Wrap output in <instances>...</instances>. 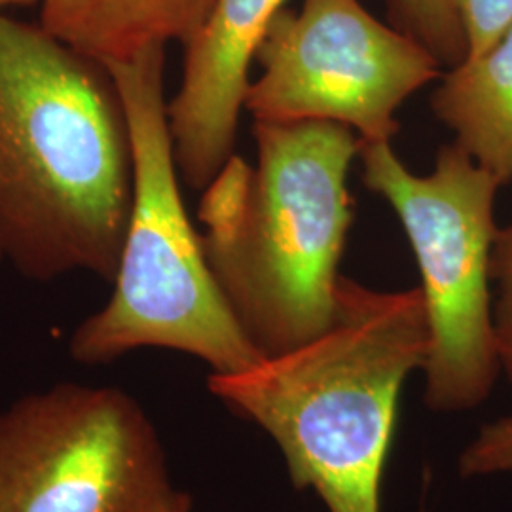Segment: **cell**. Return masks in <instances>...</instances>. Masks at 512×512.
<instances>
[{
    "label": "cell",
    "instance_id": "1",
    "mask_svg": "<svg viewBox=\"0 0 512 512\" xmlns=\"http://www.w3.org/2000/svg\"><path fill=\"white\" fill-rule=\"evenodd\" d=\"M133 202L128 116L109 69L0 14V256L37 283H114Z\"/></svg>",
    "mask_w": 512,
    "mask_h": 512
},
{
    "label": "cell",
    "instance_id": "2",
    "mask_svg": "<svg viewBox=\"0 0 512 512\" xmlns=\"http://www.w3.org/2000/svg\"><path fill=\"white\" fill-rule=\"evenodd\" d=\"M427 355L420 287L387 293L342 275L329 329L207 385L272 437L294 488L313 490L329 512H382L403 385Z\"/></svg>",
    "mask_w": 512,
    "mask_h": 512
},
{
    "label": "cell",
    "instance_id": "3",
    "mask_svg": "<svg viewBox=\"0 0 512 512\" xmlns=\"http://www.w3.org/2000/svg\"><path fill=\"white\" fill-rule=\"evenodd\" d=\"M256 164L232 156L203 190V251L264 357L329 329L353 224L349 167L361 139L332 122H255Z\"/></svg>",
    "mask_w": 512,
    "mask_h": 512
},
{
    "label": "cell",
    "instance_id": "4",
    "mask_svg": "<svg viewBox=\"0 0 512 512\" xmlns=\"http://www.w3.org/2000/svg\"><path fill=\"white\" fill-rule=\"evenodd\" d=\"M105 67L128 116L133 202L114 291L74 329L69 353L80 365H107L135 349H173L211 366V374L247 370L266 357L228 306L184 209L167 120L165 46Z\"/></svg>",
    "mask_w": 512,
    "mask_h": 512
},
{
    "label": "cell",
    "instance_id": "5",
    "mask_svg": "<svg viewBox=\"0 0 512 512\" xmlns=\"http://www.w3.org/2000/svg\"><path fill=\"white\" fill-rule=\"evenodd\" d=\"M363 184L403 224L420 268L429 325L423 401L435 412L484 403L501 370L494 330V203L501 184L456 143L429 175L412 173L391 143H361Z\"/></svg>",
    "mask_w": 512,
    "mask_h": 512
},
{
    "label": "cell",
    "instance_id": "6",
    "mask_svg": "<svg viewBox=\"0 0 512 512\" xmlns=\"http://www.w3.org/2000/svg\"><path fill=\"white\" fill-rule=\"evenodd\" d=\"M181 494L124 389L57 384L0 410V512H167Z\"/></svg>",
    "mask_w": 512,
    "mask_h": 512
},
{
    "label": "cell",
    "instance_id": "7",
    "mask_svg": "<svg viewBox=\"0 0 512 512\" xmlns=\"http://www.w3.org/2000/svg\"><path fill=\"white\" fill-rule=\"evenodd\" d=\"M256 61L245 110L255 122H332L361 143H391L397 110L440 76L437 57L387 27L359 0H304L275 14Z\"/></svg>",
    "mask_w": 512,
    "mask_h": 512
},
{
    "label": "cell",
    "instance_id": "8",
    "mask_svg": "<svg viewBox=\"0 0 512 512\" xmlns=\"http://www.w3.org/2000/svg\"><path fill=\"white\" fill-rule=\"evenodd\" d=\"M285 0H215L184 57L179 92L167 120L179 175L205 190L234 156L239 114L251 86L249 71Z\"/></svg>",
    "mask_w": 512,
    "mask_h": 512
},
{
    "label": "cell",
    "instance_id": "9",
    "mask_svg": "<svg viewBox=\"0 0 512 512\" xmlns=\"http://www.w3.org/2000/svg\"><path fill=\"white\" fill-rule=\"evenodd\" d=\"M215 0H42V27L97 61H126L148 46L200 31Z\"/></svg>",
    "mask_w": 512,
    "mask_h": 512
},
{
    "label": "cell",
    "instance_id": "10",
    "mask_svg": "<svg viewBox=\"0 0 512 512\" xmlns=\"http://www.w3.org/2000/svg\"><path fill=\"white\" fill-rule=\"evenodd\" d=\"M431 107L458 147L497 183H511L512 25L492 48L442 73Z\"/></svg>",
    "mask_w": 512,
    "mask_h": 512
},
{
    "label": "cell",
    "instance_id": "11",
    "mask_svg": "<svg viewBox=\"0 0 512 512\" xmlns=\"http://www.w3.org/2000/svg\"><path fill=\"white\" fill-rule=\"evenodd\" d=\"M393 23L418 40L442 67H456L467 55V42L454 0H387Z\"/></svg>",
    "mask_w": 512,
    "mask_h": 512
},
{
    "label": "cell",
    "instance_id": "12",
    "mask_svg": "<svg viewBox=\"0 0 512 512\" xmlns=\"http://www.w3.org/2000/svg\"><path fill=\"white\" fill-rule=\"evenodd\" d=\"M494 330L501 370L512 382V226L499 230L492 251Z\"/></svg>",
    "mask_w": 512,
    "mask_h": 512
},
{
    "label": "cell",
    "instance_id": "13",
    "mask_svg": "<svg viewBox=\"0 0 512 512\" xmlns=\"http://www.w3.org/2000/svg\"><path fill=\"white\" fill-rule=\"evenodd\" d=\"M459 475L463 478L512 473V416L486 423L461 452Z\"/></svg>",
    "mask_w": 512,
    "mask_h": 512
},
{
    "label": "cell",
    "instance_id": "14",
    "mask_svg": "<svg viewBox=\"0 0 512 512\" xmlns=\"http://www.w3.org/2000/svg\"><path fill=\"white\" fill-rule=\"evenodd\" d=\"M467 55L475 57L492 48L512 25V0H454Z\"/></svg>",
    "mask_w": 512,
    "mask_h": 512
},
{
    "label": "cell",
    "instance_id": "15",
    "mask_svg": "<svg viewBox=\"0 0 512 512\" xmlns=\"http://www.w3.org/2000/svg\"><path fill=\"white\" fill-rule=\"evenodd\" d=\"M192 511V499L190 495L181 494V497L175 501V505L167 512H190Z\"/></svg>",
    "mask_w": 512,
    "mask_h": 512
},
{
    "label": "cell",
    "instance_id": "16",
    "mask_svg": "<svg viewBox=\"0 0 512 512\" xmlns=\"http://www.w3.org/2000/svg\"><path fill=\"white\" fill-rule=\"evenodd\" d=\"M33 2H37V0H0V12H2V8H6V6H14V4H33Z\"/></svg>",
    "mask_w": 512,
    "mask_h": 512
},
{
    "label": "cell",
    "instance_id": "17",
    "mask_svg": "<svg viewBox=\"0 0 512 512\" xmlns=\"http://www.w3.org/2000/svg\"><path fill=\"white\" fill-rule=\"evenodd\" d=\"M0 262H2V256H0Z\"/></svg>",
    "mask_w": 512,
    "mask_h": 512
}]
</instances>
